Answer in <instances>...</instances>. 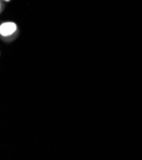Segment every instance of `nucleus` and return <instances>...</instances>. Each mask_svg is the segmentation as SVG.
<instances>
[{
    "instance_id": "obj_2",
    "label": "nucleus",
    "mask_w": 142,
    "mask_h": 160,
    "mask_svg": "<svg viewBox=\"0 0 142 160\" xmlns=\"http://www.w3.org/2000/svg\"><path fill=\"white\" fill-rule=\"evenodd\" d=\"M6 1H9V0H6Z\"/></svg>"
},
{
    "instance_id": "obj_1",
    "label": "nucleus",
    "mask_w": 142,
    "mask_h": 160,
    "mask_svg": "<svg viewBox=\"0 0 142 160\" xmlns=\"http://www.w3.org/2000/svg\"><path fill=\"white\" fill-rule=\"evenodd\" d=\"M17 26L13 22H5L1 25L0 27V33L1 35L7 37L12 35L16 31Z\"/></svg>"
}]
</instances>
